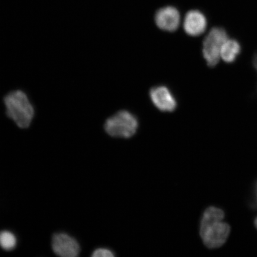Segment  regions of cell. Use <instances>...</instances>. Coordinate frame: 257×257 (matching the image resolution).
I'll return each instance as SVG.
<instances>
[{
	"label": "cell",
	"mask_w": 257,
	"mask_h": 257,
	"mask_svg": "<svg viewBox=\"0 0 257 257\" xmlns=\"http://www.w3.org/2000/svg\"><path fill=\"white\" fill-rule=\"evenodd\" d=\"M16 244H17V239L14 233L7 230L0 232V246L3 249L6 250L14 249Z\"/></svg>",
	"instance_id": "obj_10"
},
{
	"label": "cell",
	"mask_w": 257,
	"mask_h": 257,
	"mask_svg": "<svg viewBox=\"0 0 257 257\" xmlns=\"http://www.w3.org/2000/svg\"><path fill=\"white\" fill-rule=\"evenodd\" d=\"M222 209L210 206L204 212L201 220L200 234L205 246L209 249L220 248L229 238L231 228L224 221Z\"/></svg>",
	"instance_id": "obj_1"
},
{
	"label": "cell",
	"mask_w": 257,
	"mask_h": 257,
	"mask_svg": "<svg viewBox=\"0 0 257 257\" xmlns=\"http://www.w3.org/2000/svg\"><path fill=\"white\" fill-rule=\"evenodd\" d=\"M207 25V19L200 11H189L185 16L184 28L186 33L190 36L197 37L203 34Z\"/></svg>",
	"instance_id": "obj_8"
},
{
	"label": "cell",
	"mask_w": 257,
	"mask_h": 257,
	"mask_svg": "<svg viewBox=\"0 0 257 257\" xmlns=\"http://www.w3.org/2000/svg\"><path fill=\"white\" fill-rule=\"evenodd\" d=\"M150 96L153 103L162 111L172 112L176 110L177 102L170 90L165 86L151 89Z\"/></svg>",
	"instance_id": "obj_6"
},
{
	"label": "cell",
	"mask_w": 257,
	"mask_h": 257,
	"mask_svg": "<svg viewBox=\"0 0 257 257\" xmlns=\"http://www.w3.org/2000/svg\"><path fill=\"white\" fill-rule=\"evenodd\" d=\"M240 52V46L238 42L228 39L221 47L220 57L226 63H232L236 60Z\"/></svg>",
	"instance_id": "obj_9"
},
{
	"label": "cell",
	"mask_w": 257,
	"mask_h": 257,
	"mask_svg": "<svg viewBox=\"0 0 257 257\" xmlns=\"http://www.w3.org/2000/svg\"><path fill=\"white\" fill-rule=\"evenodd\" d=\"M156 24L161 30L174 32L178 30L181 16L178 10L173 7H166L159 10L155 16Z\"/></svg>",
	"instance_id": "obj_7"
},
{
	"label": "cell",
	"mask_w": 257,
	"mask_h": 257,
	"mask_svg": "<svg viewBox=\"0 0 257 257\" xmlns=\"http://www.w3.org/2000/svg\"><path fill=\"white\" fill-rule=\"evenodd\" d=\"M92 256L94 257H112L115 256V255L110 249L98 248L94 250Z\"/></svg>",
	"instance_id": "obj_11"
},
{
	"label": "cell",
	"mask_w": 257,
	"mask_h": 257,
	"mask_svg": "<svg viewBox=\"0 0 257 257\" xmlns=\"http://www.w3.org/2000/svg\"><path fill=\"white\" fill-rule=\"evenodd\" d=\"M52 247L54 253L62 257H75L80 252V246L78 242L66 233L54 234Z\"/></svg>",
	"instance_id": "obj_5"
},
{
	"label": "cell",
	"mask_w": 257,
	"mask_h": 257,
	"mask_svg": "<svg viewBox=\"0 0 257 257\" xmlns=\"http://www.w3.org/2000/svg\"><path fill=\"white\" fill-rule=\"evenodd\" d=\"M227 40V33L221 28L211 29L205 37L203 41L202 54L209 67H215L219 62L221 48Z\"/></svg>",
	"instance_id": "obj_4"
},
{
	"label": "cell",
	"mask_w": 257,
	"mask_h": 257,
	"mask_svg": "<svg viewBox=\"0 0 257 257\" xmlns=\"http://www.w3.org/2000/svg\"><path fill=\"white\" fill-rule=\"evenodd\" d=\"M253 224H254V226L257 229V216L255 217L254 221H253Z\"/></svg>",
	"instance_id": "obj_12"
},
{
	"label": "cell",
	"mask_w": 257,
	"mask_h": 257,
	"mask_svg": "<svg viewBox=\"0 0 257 257\" xmlns=\"http://www.w3.org/2000/svg\"><path fill=\"white\" fill-rule=\"evenodd\" d=\"M138 121L130 112L121 110L108 118L104 128L109 136L118 138H130L137 133Z\"/></svg>",
	"instance_id": "obj_3"
},
{
	"label": "cell",
	"mask_w": 257,
	"mask_h": 257,
	"mask_svg": "<svg viewBox=\"0 0 257 257\" xmlns=\"http://www.w3.org/2000/svg\"><path fill=\"white\" fill-rule=\"evenodd\" d=\"M8 116L19 127L30 126L34 116V109L30 99L21 90L9 92L4 99Z\"/></svg>",
	"instance_id": "obj_2"
}]
</instances>
